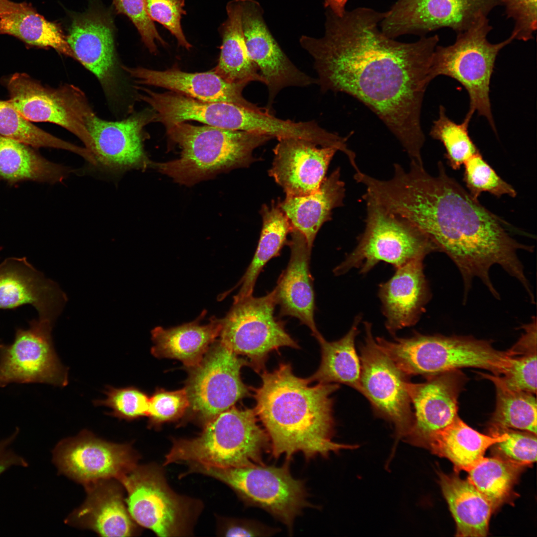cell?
I'll return each mask as SVG.
<instances>
[{"label":"cell","mask_w":537,"mask_h":537,"mask_svg":"<svg viewBox=\"0 0 537 537\" xmlns=\"http://www.w3.org/2000/svg\"><path fill=\"white\" fill-rule=\"evenodd\" d=\"M385 12L367 7L325 12L321 38L302 35L299 43L312 57L322 92L349 94L370 109L399 141L410 160H422L425 137L422 103L431 82L437 34L403 43L386 36L379 24Z\"/></svg>","instance_id":"cell-1"},{"label":"cell","mask_w":537,"mask_h":537,"mask_svg":"<svg viewBox=\"0 0 537 537\" xmlns=\"http://www.w3.org/2000/svg\"><path fill=\"white\" fill-rule=\"evenodd\" d=\"M438 170L433 176L423 164L410 161L406 171L394 163L390 179L375 181L372 196L386 210L416 226L452 260L463 279L464 300L476 277L499 298L489 274L495 265L526 284L517 252H532L533 246L512 238L501 219L449 177L441 161Z\"/></svg>","instance_id":"cell-2"},{"label":"cell","mask_w":537,"mask_h":537,"mask_svg":"<svg viewBox=\"0 0 537 537\" xmlns=\"http://www.w3.org/2000/svg\"><path fill=\"white\" fill-rule=\"evenodd\" d=\"M261 385L254 390V411L270 441L273 456L287 460L301 452L306 459L358 445L332 440L334 422L332 394L337 383L311 385L308 378L296 376L289 363H281L271 372L261 373Z\"/></svg>","instance_id":"cell-3"},{"label":"cell","mask_w":537,"mask_h":537,"mask_svg":"<svg viewBox=\"0 0 537 537\" xmlns=\"http://www.w3.org/2000/svg\"><path fill=\"white\" fill-rule=\"evenodd\" d=\"M169 138L180 148L178 159L154 163L153 167L175 181L192 185L221 172L247 167L255 161L253 152L273 139L245 131L185 122L166 127Z\"/></svg>","instance_id":"cell-4"},{"label":"cell","mask_w":537,"mask_h":537,"mask_svg":"<svg viewBox=\"0 0 537 537\" xmlns=\"http://www.w3.org/2000/svg\"><path fill=\"white\" fill-rule=\"evenodd\" d=\"M257 418L254 409L230 408L205 424L198 436L174 439L165 464L228 468L262 463L269 440Z\"/></svg>","instance_id":"cell-5"},{"label":"cell","mask_w":537,"mask_h":537,"mask_svg":"<svg viewBox=\"0 0 537 537\" xmlns=\"http://www.w3.org/2000/svg\"><path fill=\"white\" fill-rule=\"evenodd\" d=\"M375 341L407 376L428 377L463 367L484 369L500 375L507 371L517 355L512 348L499 351L488 341L466 336L417 333L393 341L376 337Z\"/></svg>","instance_id":"cell-6"},{"label":"cell","mask_w":537,"mask_h":537,"mask_svg":"<svg viewBox=\"0 0 537 537\" xmlns=\"http://www.w3.org/2000/svg\"><path fill=\"white\" fill-rule=\"evenodd\" d=\"M492 29L487 16H483L466 30L456 33L452 44L437 45L433 55L430 78L432 81L438 76H445L460 83L469 99L465 117L471 119L473 114L477 113L486 118L496 133L490 98V82L499 52L514 38L511 35L502 42L492 43L487 39Z\"/></svg>","instance_id":"cell-7"},{"label":"cell","mask_w":537,"mask_h":537,"mask_svg":"<svg viewBox=\"0 0 537 537\" xmlns=\"http://www.w3.org/2000/svg\"><path fill=\"white\" fill-rule=\"evenodd\" d=\"M362 198L366 206L364 230L356 247L334 269L336 275L353 268L364 274L380 262L396 269L439 251L430 238L409 220L387 211L365 193Z\"/></svg>","instance_id":"cell-8"},{"label":"cell","mask_w":537,"mask_h":537,"mask_svg":"<svg viewBox=\"0 0 537 537\" xmlns=\"http://www.w3.org/2000/svg\"><path fill=\"white\" fill-rule=\"evenodd\" d=\"M118 480L126 491L125 503L136 523L159 537L190 533L199 502L176 493L159 467L137 465Z\"/></svg>","instance_id":"cell-9"},{"label":"cell","mask_w":537,"mask_h":537,"mask_svg":"<svg viewBox=\"0 0 537 537\" xmlns=\"http://www.w3.org/2000/svg\"><path fill=\"white\" fill-rule=\"evenodd\" d=\"M229 486L247 504L260 507L281 521L290 532L295 518L309 506L302 481L294 478L288 463L281 466L262 463L228 468L190 466Z\"/></svg>","instance_id":"cell-10"},{"label":"cell","mask_w":537,"mask_h":537,"mask_svg":"<svg viewBox=\"0 0 537 537\" xmlns=\"http://www.w3.org/2000/svg\"><path fill=\"white\" fill-rule=\"evenodd\" d=\"M274 290L267 295H251L233 300L230 310L222 320L219 341L228 349L248 358L255 371H263L269 354L279 348L298 349L296 342L286 332L285 323L275 317Z\"/></svg>","instance_id":"cell-11"},{"label":"cell","mask_w":537,"mask_h":537,"mask_svg":"<svg viewBox=\"0 0 537 537\" xmlns=\"http://www.w3.org/2000/svg\"><path fill=\"white\" fill-rule=\"evenodd\" d=\"M365 336L360 346L361 393L377 414L390 423L396 443L409 432L414 420L407 375L377 345L371 325L364 323Z\"/></svg>","instance_id":"cell-12"},{"label":"cell","mask_w":537,"mask_h":537,"mask_svg":"<svg viewBox=\"0 0 537 537\" xmlns=\"http://www.w3.org/2000/svg\"><path fill=\"white\" fill-rule=\"evenodd\" d=\"M246 365L247 359L218 341L191 368L185 388L189 408L204 425L250 395V388L241 377V368Z\"/></svg>","instance_id":"cell-13"},{"label":"cell","mask_w":537,"mask_h":537,"mask_svg":"<svg viewBox=\"0 0 537 537\" xmlns=\"http://www.w3.org/2000/svg\"><path fill=\"white\" fill-rule=\"evenodd\" d=\"M13 106L26 119L57 124L76 136L92 154L94 145L83 122V108L88 100L72 85L56 89L43 86L25 73L4 79Z\"/></svg>","instance_id":"cell-14"},{"label":"cell","mask_w":537,"mask_h":537,"mask_svg":"<svg viewBox=\"0 0 537 537\" xmlns=\"http://www.w3.org/2000/svg\"><path fill=\"white\" fill-rule=\"evenodd\" d=\"M29 324L28 329H16L11 344H0V387L11 383L67 385V369L53 344L54 323L38 318Z\"/></svg>","instance_id":"cell-15"},{"label":"cell","mask_w":537,"mask_h":537,"mask_svg":"<svg viewBox=\"0 0 537 537\" xmlns=\"http://www.w3.org/2000/svg\"><path fill=\"white\" fill-rule=\"evenodd\" d=\"M501 0H397L379 24L386 36L420 37L443 28L462 32L487 16Z\"/></svg>","instance_id":"cell-16"},{"label":"cell","mask_w":537,"mask_h":537,"mask_svg":"<svg viewBox=\"0 0 537 537\" xmlns=\"http://www.w3.org/2000/svg\"><path fill=\"white\" fill-rule=\"evenodd\" d=\"M137 459L131 446L104 441L87 431L61 441L53 452L60 472L84 485L118 480L137 465Z\"/></svg>","instance_id":"cell-17"},{"label":"cell","mask_w":537,"mask_h":537,"mask_svg":"<svg viewBox=\"0 0 537 537\" xmlns=\"http://www.w3.org/2000/svg\"><path fill=\"white\" fill-rule=\"evenodd\" d=\"M241 25L247 48L268 90L265 107L270 112L274 99L283 89L317 84V79L299 70L288 58L269 31L264 9L256 0H241Z\"/></svg>","instance_id":"cell-18"},{"label":"cell","mask_w":537,"mask_h":537,"mask_svg":"<svg viewBox=\"0 0 537 537\" xmlns=\"http://www.w3.org/2000/svg\"><path fill=\"white\" fill-rule=\"evenodd\" d=\"M426 378L422 383H407L414 412L412 427L403 439L413 446L425 448L433 435L458 416V398L466 380L459 369Z\"/></svg>","instance_id":"cell-19"},{"label":"cell","mask_w":537,"mask_h":537,"mask_svg":"<svg viewBox=\"0 0 537 537\" xmlns=\"http://www.w3.org/2000/svg\"><path fill=\"white\" fill-rule=\"evenodd\" d=\"M83 119L93 143L97 166L116 174L153 167L144 149L142 129L145 121L143 117L107 121L98 117L89 105Z\"/></svg>","instance_id":"cell-20"},{"label":"cell","mask_w":537,"mask_h":537,"mask_svg":"<svg viewBox=\"0 0 537 537\" xmlns=\"http://www.w3.org/2000/svg\"><path fill=\"white\" fill-rule=\"evenodd\" d=\"M269 175L286 196H304L320 187L335 154L334 147H323L302 139L278 140Z\"/></svg>","instance_id":"cell-21"},{"label":"cell","mask_w":537,"mask_h":537,"mask_svg":"<svg viewBox=\"0 0 537 537\" xmlns=\"http://www.w3.org/2000/svg\"><path fill=\"white\" fill-rule=\"evenodd\" d=\"M66 301L57 284L25 258H9L0 264V309L30 304L37 311L39 318L54 323Z\"/></svg>","instance_id":"cell-22"},{"label":"cell","mask_w":537,"mask_h":537,"mask_svg":"<svg viewBox=\"0 0 537 537\" xmlns=\"http://www.w3.org/2000/svg\"><path fill=\"white\" fill-rule=\"evenodd\" d=\"M290 234L291 240L287 242L290 249V259L273 289L276 305L279 306L280 316L298 319L317 338L321 334L314 319L315 292L310 270L312 249L299 231L292 227Z\"/></svg>","instance_id":"cell-23"},{"label":"cell","mask_w":537,"mask_h":537,"mask_svg":"<svg viewBox=\"0 0 537 537\" xmlns=\"http://www.w3.org/2000/svg\"><path fill=\"white\" fill-rule=\"evenodd\" d=\"M123 68L140 85L166 89L202 101L226 102L258 111L265 109L244 97L242 92L247 85L228 83L213 70L188 73L176 67L164 71L142 67Z\"/></svg>","instance_id":"cell-24"},{"label":"cell","mask_w":537,"mask_h":537,"mask_svg":"<svg viewBox=\"0 0 537 537\" xmlns=\"http://www.w3.org/2000/svg\"><path fill=\"white\" fill-rule=\"evenodd\" d=\"M115 479H101L85 485L87 498L69 516L67 523L103 537L135 535V522L126 506L122 484Z\"/></svg>","instance_id":"cell-25"},{"label":"cell","mask_w":537,"mask_h":537,"mask_svg":"<svg viewBox=\"0 0 537 537\" xmlns=\"http://www.w3.org/2000/svg\"><path fill=\"white\" fill-rule=\"evenodd\" d=\"M423 260H413L396 268L394 275L379 285L385 327L392 335L415 325L425 310L430 294Z\"/></svg>","instance_id":"cell-26"},{"label":"cell","mask_w":537,"mask_h":537,"mask_svg":"<svg viewBox=\"0 0 537 537\" xmlns=\"http://www.w3.org/2000/svg\"><path fill=\"white\" fill-rule=\"evenodd\" d=\"M66 39L76 60L101 84L111 82L116 60L113 24L107 14L91 10L76 15Z\"/></svg>","instance_id":"cell-27"},{"label":"cell","mask_w":537,"mask_h":537,"mask_svg":"<svg viewBox=\"0 0 537 537\" xmlns=\"http://www.w3.org/2000/svg\"><path fill=\"white\" fill-rule=\"evenodd\" d=\"M345 182L337 168L325 177L314 192L304 196H285L278 203L291 226L305 237L312 249L315 237L324 223L332 219V211L343 205Z\"/></svg>","instance_id":"cell-28"},{"label":"cell","mask_w":537,"mask_h":537,"mask_svg":"<svg viewBox=\"0 0 537 537\" xmlns=\"http://www.w3.org/2000/svg\"><path fill=\"white\" fill-rule=\"evenodd\" d=\"M205 311L194 321L165 329L159 326L151 331L154 345L151 353L157 358L178 359L187 367L197 365L219 337L222 320L214 316L202 325Z\"/></svg>","instance_id":"cell-29"},{"label":"cell","mask_w":537,"mask_h":537,"mask_svg":"<svg viewBox=\"0 0 537 537\" xmlns=\"http://www.w3.org/2000/svg\"><path fill=\"white\" fill-rule=\"evenodd\" d=\"M227 19L219 27L222 43L217 65L213 71L225 81L247 85L251 82L265 83L258 67L249 54L241 25V0L226 5Z\"/></svg>","instance_id":"cell-30"},{"label":"cell","mask_w":537,"mask_h":537,"mask_svg":"<svg viewBox=\"0 0 537 537\" xmlns=\"http://www.w3.org/2000/svg\"><path fill=\"white\" fill-rule=\"evenodd\" d=\"M443 493L457 527L456 536L485 537L493 507L467 480L439 474Z\"/></svg>","instance_id":"cell-31"},{"label":"cell","mask_w":537,"mask_h":537,"mask_svg":"<svg viewBox=\"0 0 537 537\" xmlns=\"http://www.w3.org/2000/svg\"><path fill=\"white\" fill-rule=\"evenodd\" d=\"M71 172L47 160L32 147L0 134V180L10 184L24 180L55 183Z\"/></svg>","instance_id":"cell-32"},{"label":"cell","mask_w":537,"mask_h":537,"mask_svg":"<svg viewBox=\"0 0 537 537\" xmlns=\"http://www.w3.org/2000/svg\"><path fill=\"white\" fill-rule=\"evenodd\" d=\"M507 436L505 432L494 436L481 434L457 416L449 425L432 436L427 448L448 459L456 469L468 471L484 457L488 448Z\"/></svg>","instance_id":"cell-33"},{"label":"cell","mask_w":537,"mask_h":537,"mask_svg":"<svg viewBox=\"0 0 537 537\" xmlns=\"http://www.w3.org/2000/svg\"><path fill=\"white\" fill-rule=\"evenodd\" d=\"M0 34L14 36L28 46L52 48L76 60L60 25L25 2H17L14 9L0 16Z\"/></svg>","instance_id":"cell-34"},{"label":"cell","mask_w":537,"mask_h":537,"mask_svg":"<svg viewBox=\"0 0 537 537\" xmlns=\"http://www.w3.org/2000/svg\"><path fill=\"white\" fill-rule=\"evenodd\" d=\"M361 319L357 316L349 332L339 340L328 342L321 334L316 338L321 346V361L309 378L311 382L343 383L361 392L360 362L355 345Z\"/></svg>","instance_id":"cell-35"},{"label":"cell","mask_w":537,"mask_h":537,"mask_svg":"<svg viewBox=\"0 0 537 537\" xmlns=\"http://www.w3.org/2000/svg\"><path fill=\"white\" fill-rule=\"evenodd\" d=\"M260 214L262 227L258 245L250 264L237 285L241 287L233 300L253 295L257 279L264 267L287 244V236L292 226L278 203L273 202L270 205H263Z\"/></svg>","instance_id":"cell-36"},{"label":"cell","mask_w":537,"mask_h":537,"mask_svg":"<svg viewBox=\"0 0 537 537\" xmlns=\"http://www.w3.org/2000/svg\"><path fill=\"white\" fill-rule=\"evenodd\" d=\"M480 374L492 381L496 389V408L491 420L494 435L510 428L536 435L537 401L533 394L510 388L500 375Z\"/></svg>","instance_id":"cell-37"},{"label":"cell","mask_w":537,"mask_h":537,"mask_svg":"<svg viewBox=\"0 0 537 537\" xmlns=\"http://www.w3.org/2000/svg\"><path fill=\"white\" fill-rule=\"evenodd\" d=\"M0 134L34 148H53L76 154L85 160L89 151L58 138L37 127L23 117L7 101L0 100Z\"/></svg>","instance_id":"cell-38"},{"label":"cell","mask_w":537,"mask_h":537,"mask_svg":"<svg viewBox=\"0 0 537 537\" xmlns=\"http://www.w3.org/2000/svg\"><path fill=\"white\" fill-rule=\"evenodd\" d=\"M520 465L507 459L483 457L467 471V479L494 508L509 495Z\"/></svg>","instance_id":"cell-39"},{"label":"cell","mask_w":537,"mask_h":537,"mask_svg":"<svg viewBox=\"0 0 537 537\" xmlns=\"http://www.w3.org/2000/svg\"><path fill=\"white\" fill-rule=\"evenodd\" d=\"M470 121L465 117L462 122H455L447 115L445 107L440 105L439 117L430 130V136L444 146L445 157L453 170L459 169L468 158L479 152L469 134Z\"/></svg>","instance_id":"cell-40"},{"label":"cell","mask_w":537,"mask_h":537,"mask_svg":"<svg viewBox=\"0 0 537 537\" xmlns=\"http://www.w3.org/2000/svg\"><path fill=\"white\" fill-rule=\"evenodd\" d=\"M463 180L468 192L475 200L481 193L487 192L500 197L508 195L514 197L515 189L504 180L484 160L479 152L468 158L463 164Z\"/></svg>","instance_id":"cell-41"},{"label":"cell","mask_w":537,"mask_h":537,"mask_svg":"<svg viewBox=\"0 0 537 537\" xmlns=\"http://www.w3.org/2000/svg\"><path fill=\"white\" fill-rule=\"evenodd\" d=\"M103 400L94 402L95 405L106 406L111 409L109 415L127 421L147 416L149 398L136 387L115 388L107 386Z\"/></svg>","instance_id":"cell-42"},{"label":"cell","mask_w":537,"mask_h":537,"mask_svg":"<svg viewBox=\"0 0 537 537\" xmlns=\"http://www.w3.org/2000/svg\"><path fill=\"white\" fill-rule=\"evenodd\" d=\"M147 12L152 21L163 25L176 38L178 44L187 50L191 45L182 31L180 20L186 14L184 0H145Z\"/></svg>","instance_id":"cell-43"},{"label":"cell","mask_w":537,"mask_h":537,"mask_svg":"<svg viewBox=\"0 0 537 537\" xmlns=\"http://www.w3.org/2000/svg\"><path fill=\"white\" fill-rule=\"evenodd\" d=\"M189 406L185 388L174 391L160 390L149 398L147 416L152 424L172 421L181 417Z\"/></svg>","instance_id":"cell-44"},{"label":"cell","mask_w":537,"mask_h":537,"mask_svg":"<svg viewBox=\"0 0 537 537\" xmlns=\"http://www.w3.org/2000/svg\"><path fill=\"white\" fill-rule=\"evenodd\" d=\"M113 2L117 12L126 15L132 21L150 52H157L156 40L163 46L167 44L149 16L145 0H113Z\"/></svg>","instance_id":"cell-45"},{"label":"cell","mask_w":537,"mask_h":537,"mask_svg":"<svg viewBox=\"0 0 537 537\" xmlns=\"http://www.w3.org/2000/svg\"><path fill=\"white\" fill-rule=\"evenodd\" d=\"M507 18L514 22L511 35L515 39L527 41L534 38L537 30V0H501Z\"/></svg>","instance_id":"cell-46"},{"label":"cell","mask_w":537,"mask_h":537,"mask_svg":"<svg viewBox=\"0 0 537 537\" xmlns=\"http://www.w3.org/2000/svg\"><path fill=\"white\" fill-rule=\"evenodd\" d=\"M503 375L501 379L510 388L536 394L537 352L515 356Z\"/></svg>","instance_id":"cell-47"},{"label":"cell","mask_w":537,"mask_h":537,"mask_svg":"<svg viewBox=\"0 0 537 537\" xmlns=\"http://www.w3.org/2000/svg\"><path fill=\"white\" fill-rule=\"evenodd\" d=\"M504 432L508 435L507 438L496 444L507 459L521 465L536 461V435L509 430Z\"/></svg>","instance_id":"cell-48"},{"label":"cell","mask_w":537,"mask_h":537,"mask_svg":"<svg viewBox=\"0 0 537 537\" xmlns=\"http://www.w3.org/2000/svg\"><path fill=\"white\" fill-rule=\"evenodd\" d=\"M221 532L225 537H266L277 532L275 529L253 520L226 519Z\"/></svg>","instance_id":"cell-49"},{"label":"cell","mask_w":537,"mask_h":537,"mask_svg":"<svg viewBox=\"0 0 537 537\" xmlns=\"http://www.w3.org/2000/svg\"><path fill=\"white\" fill-rule=\"evenodd\" d=\"M18 432V430H17L9 438L0 442V475L12 465L24 467L28 465L24 459L7 448L8 446L16 438Z\"/></svg>","instance_id":"cell-50"},{"label":"cell","mask_w":537,"mask_h":537,"mask_svg":"<svg viewBox=\"0 0 537 537\" xmlns=\"http://www.w3.org/2000/svg\"><path fill=\"white\" fill-rule=\"evenodd\" d=\"M348 0H325L324 7L335 15L342 16L346 12L345 5Z\"/></svg>","instance_id":"cell-51"},{"label":"cell","mask_w":537,"mask_h":537,"mask_svg":"<svg viewBox=\"0 0 537 537\" xmlns=\"http://www.w3.org/2000/svg\"><path fill=\"white\" fill-rule=\"evenodd\" d=\"M16 4L10 0H0V16L12 10Z\"/></svg>","instance_id":"cell-52"}]
</instances>
